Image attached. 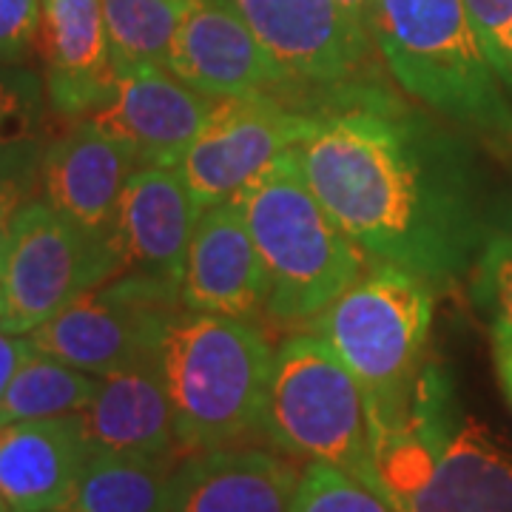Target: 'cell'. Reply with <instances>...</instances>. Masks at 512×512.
I'll return each mask as SVG.
<instances>
[{
    "mask_svg": "<svg viewBox=\"0 0 512 512\" xmlns=\"http://www.w3.org/2000/svg\"><path fill=\"white\" fill-rule=\"evenodd\" d=\"M396 512H512V441L461 410L453 376L430 359L410 416L373 439Z\"/></svg>",
    "mask_w": 512,
    "mask_h": 512,
    "instance_id": "cell-2",
    "label": "cell"
},
{
    "mask_svg": "<svg viewBox=\"0 0 512 512\" xmlns=\"http://www.w3.org/2000/svg\"><path fill=\"white\" fill-rule=\"evenodd\" d=\"M100 387V376L35 350L0 399V419L32 421L83 413Z\"/></svg>",
    "mask_w": 512,
    "mask_h": 512,
    "instance_id": "cell-22",
    "label": "cell"
},
{
    "mask_svg": "<svg viewBox=\"0 0 512 512\" xmlns=\"http://www.w3.org/2000/svg\"><path fill=\"white\" fill-rule=\"evenodd\" d=\"M467 12L473 18L481 46L490 57L498 77L507 66V46H510L512 32V0H464Z\"/></svg>",
    "mask_w": 512,
    "mask_h": 512,
    "instance_id": "cell-29",
    "label": "cell"
},
{
    "mask_svg": "<svg viewBox=\"0 0 512 512\" xmlns=\"http://www.w3.org/2000/svg\"><path fill=\"white\" fill-rule=\"evenodd\" d=\"M80 419L92 447L183 458L174 433V410L154 350L134 365L100 376V387Z\"/></svg>",
    "mask_w": 512,
    "mask_h": 512,
    "instance_id": "cell-20",
    "label": "cell"
},
{
    "mask_svg": "<svg viewBox=\"0 0 512 512\" xmlns=\"http://www.w3.org/2000/svg\"><path fill=\"white\" fill-rule=\"evenodd\" d=\"M302 473L291 456L259 447H217L183 456L171 512H291Z\"/></svg>",
    "mask_w": 512,
    "mask_h": 512,
    "instance_id": "cell-19",
    "label": "cell"
},
{
    "mask_svg": "<svg viewBox=\"0 0 512 512\" xmlns=\"http://www.w3.org/2000/svg\"><path fill=\"white\" fill-rule=\"evenodd\" d=\"M274 345L262 325L177 308L154 342L183 456L262 433Z\"/></svg>",
    "mask_w": 512,
    "mask_h": 512,
    "instance_id": "cell-4",
    "label": "cell"
},
{
    "mask_svg": "<svg viewBox=\"0 0 512 512\" xmlns=\"http://www.w3.org/2000/svg\"><path fill=\"white\" fill-rule=\"evenodd\" d=\"M217 100L194 92L168 66H114L109 100L92 111L103 131L117 137L140 165H177L205 126Z\"/></svg>",
    "mask_w": 512,
    "mask_h": 512,
    "instance_id": "cell-12",
    "label": "cell"
},
{
    "mask_svg": "<svg viewBox=\"0 0 512 512\" xmlns=\"http://www.w3.org/2000/svg\"><path fill=\"white\" fill-rule=\"evenodd\" d=\"M268 271V322L308 325L373 265L308 183L296 146L237 197Z\"/></svg>",
    "mask_w": 512,
    "mask_h": 512,
    "instance_id": "cell-5",
    "label": "cell"
},
{
    "mask_svg": "<svg viewBox=\"0 0 512 512\" xmlns=\"http://www.w3.org/2000/svg\"><path fill=\"white\" fill-rule=\"evenodd\" d=\"M12 217H0V248H3V239H6V228H9Z\"/></svg>",
    "mask_w": 512,
    "mask_h": 512,
    "instance_id": "cell-34",
    "label": "cell"
},
{
    "mask_svg": "<svg viewBox=\"0 0 512 512\" xmlns=\"http://www.w3.org/2000/svg\"><path fill=\"white\" fill-rule=\"evenodd\" d=\"M291 512H396L393 504L345 470L311 461L296 487Z\"/></svg>",
    "mask_w": 512,
    "mask_h": 512,
    "instance_id": "cell-24",
    "label": "cell"
},
{
    "mask_svg": "<svg viewBox=\"0 0 512 512\" xmlns=\"http://www.w3.org/2000/svg\"><path fill=\"white\" fill-rule=\"evenodd\" d=\"M165 66L211 100L259 92L293 94L231 0H185Z\"/></svg>",
    "mask_w": 512,
    "mask_h": 512,
    "instance_id": "cell-14",
    "label": "cell"
},
{
    "mask_svg": "<svg viewBox=\"0 0 512 512\" xmlns=\"http://www.w3.org/2000/svg\"><path fill=\"white\" fill-rule=\"evenodd\" d=\"M470 293L490 325L512 328V231L498 234L478 256Z\"/></svg>",
    "mask_w": 512,
    "mask_h": 512,
    "instance_id": "cell-26",
    "label": "cell"
},
{
    "mask_svg": "<svg viewBox=\"0 0 512 512\" xmlns=\"http://www.w3.org/2000/svg\"><path fill=\"white\" fill-rule=\"evenodd\" d=\"M490 333H493L495 373H498L501 390H504V396L512 407V328L490 325Z\"/></svg>",
    "mask_w": 512,
    "mask_h": 512,
    "instance_id": "cell-31",
    "label": "cell"
},
{
    "mask_svg": "<svg viewBox=\"0 0 512 512\" xmlns=\"http://www.w3.org/2000/svg\"><path fill=\"white\" fill-rule=\"evenodd\" d=\"M501 80H504L507 92L512 94V32H510V46H507V66H504V74H501Z\"/></svg>",
    "mask_w": 512,
    "mask_h": 512,
    "instance_id": "cell-33",
    "label": "cell"
},
{
    "mask_svg": "<svg viewBox=\"0 0 512 512\" xmlns=\"http://www.w3.org/2000/svg\"><path fill=\"white\" fill-rule=\"evenodd\" d=\"M0 319H3V288H0Z\"/></svg>",
    "mask_w": 512,
    "mask_h": 512,
    "instance_id": "cell-35",
    "label": "cell"
},
{
    "mask_svg": "<svg viewBox=\"0 0 512 512\" xmlns=\"http://www.w3.org/2000/svg\"><path fill=\"white\" fill-rule=\"evenodd\" d=\"M63 512H69V510H63Z\"/></svg>",
    "mask_w": 512,
    "mask_h": 512,
    "instance_id": "cell-38",
    "label": "cell"
},
{
    "mask_svg": "<svg viewBox=\"0 0 512 512\" xmlns=\"http://www.w3.org/2000/svg\"><path fill=\"white\" fill-rule=\"evenodd\" d=\"M32 353H35V345H32L29 336L0 330V399H3L6 387L15 379V373L20 370V365H23Z\"/></svg>",
    "mask_w": 512,
    "mask_h": 512,
    "instance_id": "cell-30",
    "label": "cell"
},
{
    "mask_svg": "<svg viewBox=\"0 0 512 512\" xmlns=\"http://www.w3.org/2000/svg\"><path fill=\"white\" fill-rule=\"evenodd\" d=\"M370 37L407 97L512 160V97L464 0H373Z\"/></svg>",
    "mask_w": 512,
    "mask_h": 512,
    "instance_id": "cell-3",
    "label": "cell"
},
{
    "mask_svg": "<svg viewBox=\"0 0 512 512\" xmlns=\"http://www.w3.org/2000/svg\"><path fill=\"white\" fill-rule=\"evenodd\" d=\"M92 453L80 413L9 421L0 430V498L6 512H63Z\"/></svg>",
    "mask_w": 512,
    "mask_h": 512,
    "instance_id": "cell-17",
    "label": "cell"
},
{
    "mask_svg": "<svg viewBox=\"0 0 512 512\" xmlns=\"http://www.w3.org/2000/svg\"><path fill=\"white\" fill-rule=\"evenodd\" d=\"M46 106V83L32 69L0 66V143L40 137Z\"/></svg>",
    "mask_w": 512,
    "mask_h": 512,
    "instance_id": "cell-25",
    "label": "cell"
},
{
    "mask_svg": "<svg viewBox=\"0 0 512 512\" xmlns=\"http://www.w3.org/2000/svg\"><path fill=\"white\" fill-rule=\"evenodd\" d=\"M123 271L117 242L35 197L12 214L0 248V330L29 336Z\"/></svg>",
    "mask_w": 512,
    "mask_h": 512,
    "instance_id": "cell-8",
    "label": "cell"
},
{
    "mask_svg": "<svg viewBox=\"0 0 512 512\" xmlns=\"http://www.w3.org/2000/svg\"><path fill=\"white\" fill-rule=\"evenodd\" d=\"M0 430H3V419H0Z\"/></svg>",
    "mask_w": 512,
    "mask_h": 512,
    "instance_id": "cell-37",
    "label": "cell"
},
{
    "mask_svg": "<svg viewBox=\"0 0 512 512\" xmlns=\"http://www.w3.org/2000/svg\"><path fill=\"white\" fill-rule=\"evenodd\" d=\"M350 18L370 32V18H373V0H336Z\"/></svg>",
    "mask_w": 512,
    "mask_h": 512,
    "instance_id": "cell-32",
    "label": "cell"
},
{
    "mask_svg": "<svg viewBox=\"0 0 512 512\" xmlns=\"http://www.w3.org/2000/svg\"><path fill=\"white\" fill-rule=\"evenodd\" d=\"M40 52L57 114L80 120L109 100L114 60L103 0H40Z\"/></svg>",
    "mask_w": 512,
    "mask_h": 512,
    "instance_id": "cell-18",
    "label": "cell"
},
{
    "mask_svg": "<svg viewBox=\"0 0 512 512\" xmlns=\"http://www.w3.org/2000/svg\"><path fill=\"white\" fill-rule=\"evenodd\" d=\"M185 0H103L114 66L168 63Z\"/></svg>",
    "mask_w": 512,
    "mask_h": 512,
    "instance_id": "cell-23",
    "label": "cell"
},
{
    "mask_svg": "<svg viewBox=\"0 0 512 512\" xmlns=\"http://www.w3.org/2000/svg\"><path fill=\"white\" fill-rule=\"evenodd\" d=\"M296 97L313 117L302 171L367 259L436 288L473 274L507 231L476 140L376 74Z\"/></svg>",
    "mask_w": 512,
    "mask_h": 512,
    "instance_id": "cell-1",
    "label": "cell"
},
{
    "mask_svg": "<svg viewBox=\"0 0 512 512\" xmlns=\"http://www.w3.org/2000/svg\"><path fill=\"white\" fill-rule=\"evenodd\" d=\"M293 94L373 74V37L336 0H231Z\"/></svg>",
    "mask_w": 512,
    "mask_h": 512,
    "instance_id": "cell-11",
    "label": "cell"
},
{
    "mask_svg": "<svg viewBox=\"0 0 512 512\" xmlns=\"http://www.w3.org/2000/svg\"><path fill=\"white\" fill-rule=\"evenodd\" d=\"M311 111L288 92H259L217 100L205 126L174 165L197 208L239 197L279 154L308 140Z\"/></svg>",
    "mask_w": 512,
    "mask_h": 512,
    "instance_id": "cell-9",
    "label": "cell"
},
{
    "mask_svg": "<svg viewBox=\"0 0 512 512\" xmlns=\"http://www.w3.org/2000/svg\"><path fill=\"white\" fill-rule=\"evenodd\" d=\"M262 436L285 456L333 464L382 493L365 390L313 330L276 345Z\"/></svg>",
    "mask_w": 512,
    "mask_h": 512,
    "instance_id": "cell-7",
    "label": "cell"
},
{
    "mask_svg": "<svg viewBox=\"0 0 512 512\" xmlns=\"http://www.w3.org/2000/svg\"><path fill=\"white\" fill-rule=\"evenodd\" d=\"M137 168V157L117 137L92 117H80L43 148L40 197L83 228L114 239L120 197Z\"/></svg>",
    "mask_w": 512,
    "mask_h": 512,
    "instance_id": "cell-16",
    "label": "cell"
},
{
    "mask_svg": "<svg viewBox=\"0 0 512 512\" xmlns=\"http://www.w3.org/2000/svg\"><path fill=\"white\" fill-rule=\"evenodd\" d=\"M40 46V0H0V66H23Z\"/></svg>",
    "mask_w": 512,
    "mask_h": 512,
    "instance_id": "cell-28",
    "label": "cell"
},
{
    "mask_svg": "<svg viewBox=\"0 0 512 512\" xmlns=\"http://www.w3.org/2000/svg\"><path fill=\"white\" fill-rule=\"evenodd\" d=\"M436 285L396 265L373 262L308 330L319 333L359 379L370 407L373 439L402 424L419 393L427 353Z\"/></svg>",
    "mask_w": 512,
    "mask_h": 512,
    "instance_id": "cell-6",
    "label": "cell"
},
{
    "mask_svg": "<svg viewBox=\"0 0 512 512\" xmlns=\"http://www.w3.org/2000/svg\"><path fill=\"white\" fill-rule=\"evenodd\" d=\"M0 512H6V507H3V498H0Z\"/></svg>",
    "mask_w": 512,
    "mask_h": 512,
    "instance_id": "cell-36",
    "label": "cell"
},
{
    "mask_svg": "<svg viewBox=\"0 0 512 512\" xmlns=\"http://www.w3.org/2000/svg\"><path fill=\"white\" fill-rule=\"evenodd\" d=\"M183 308L180 288L140 274H117L29 333L46 356L109 376L154 350L168 313Z\"/></svg>",
    "mask_w": 512,
    "mask_h": 512,
    "instance_id": "cell-10",
    "label": "cell"
},
{
    "mask_svg": "<svg viewBox=\"0 0 512 512\" xmlns=\"http://www.w3.org/2000/svg\"><path fill=\"white\" fill-rule=\"evenodd\" d=\"M268 271L239 200L200 211L185 254L180 305L242 322H268Z\"/></svg>",
    "mask_w": 512,
    "mask_h": 512,
    "instance_id": "cell-13",
    "label": "cell"
},
{
    "mask_svg": "<svg viewBox=\"0 0 512 512\" xmlns=\"http://www.w3.org/2000/svg\"><path fill=\"white\" fill-rule=\"evenodd\" d=\"M180 461L92 447L69 512H171Z\"/></svg>",
    "mask_w": 512,
    "mask_h": 512,
    "instance_id": "cell-21",
    "label": "cell"
},
{
    "mask_svg": "<svg viewBox=\"0 0 512 512\" xmlns=\"http://www.w3.org/2000/svg\"><path fill=\"white\" fill-rule=\"evenodd\" d=\"M197 220L200 208L174 165H140L128 177L117 208L114 242L123 262L120 274H140L180 288Z\"/></svg>",
    "mask_w": 512,
    "mask_h": 512,
    "instance_id": "cell-15",
    "label": "cell"
},
{
    "mask_svg": "<svg viewBox=\"0 0 512 512\" xmlns=\"http://www.w3.org/2000/svg\"><path fill=\"white\" fill-rule=\"evenodd\" d=\"M43 148L46 143L40 137L0 143V217H12L20 205L35 200Z\"/></svg>",
    "mask_w": 512,
    "mask_h": 512,
    "instance_id": "cell-27",
    "label": "cell"
}]
</instances>
